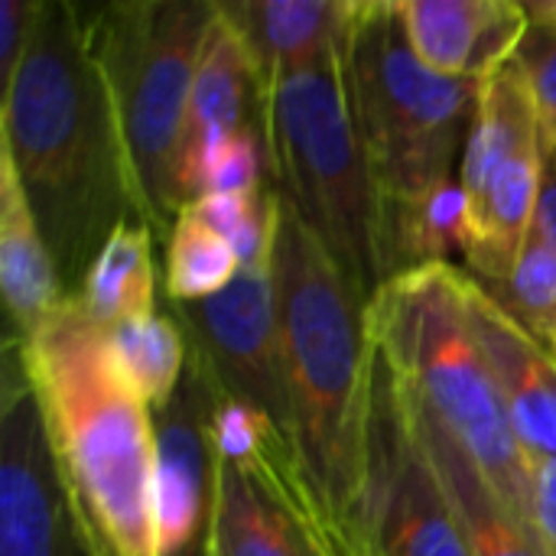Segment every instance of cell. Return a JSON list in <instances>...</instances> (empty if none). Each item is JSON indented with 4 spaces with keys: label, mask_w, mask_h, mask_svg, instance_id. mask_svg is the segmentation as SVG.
Segmentation results:
<instances>
[{
    "label": "cell",
    "mask_w": 556,
    "mask_h": 556,
    "mask_svg": "<svg viewBox=\"0 0 556 556\" xmlns=\"http://www.w3.org/2000/svg\"><path fill=\"white\" fill-rule=\"evenodd\" d=\"M554 352H556V349H554Z\"/></svg>",
    "instance_id": "obj_32"
},
{
    "label": "cell",
    "mask_w": 556,
    "mask_h": 556,
    "mask_svg": "<svg viewBox=\"0 0 556 556\" xmlns=\"http://www.w3.org/2000/svg\"><path fill=\"white\" fill-rule=\"evenodd\" d=\"M186 208L235 248L241 270H270L280 225L277 189L244 195H205Z\"/></svg>",
    "instance_id": "obj_24"
},
{
    "label": "cell",
    "mask_w": 556,
    "mask_h": 556,
    "mask_svg": "<svg viewBox=\"0 0 556 556\" xmlns=\"http://www.w3.org/2000/svg\"><path fill=\"white\" fill-rule=\"evenodd\" d=\"M0 147L16 166L62 290L75 296L111 231L140 215V199L88 20L72 0L39 7L33 39L3 85Z\"/></svg>",
    "instance_id": "obj_1"
},
{
    "label": "cell",
    "mask_w": 556,
    "mask_h": 556,
    "mask_svg": "<svg viewBox=\"0 0 556 556\" xmlns=\"http://www.w3.org/2000/svg\"><path fill=\"white\" fill-rule=\"evenodd\" d=\"M215 16L218 3L212 0H121L88 20L91 52L114 104L140 215L156 238H169L186 208L179 189L182 127L199 52Z\"/></svg>",
    "instance_id": "obj_7"
},
{
    "label": "cell",
    "mask_w": 556,
    "mask_h": 556,
    "mask_svg": "<svg viewBox=\"0 0 556 556\" xmlns=\"http://www.w3.org/2000/svg\"><path fill=\"white\" fill-rule=\"evenodd\" d=\"M534 228L544 235V241L556 251V160L544 156V176H541V195H538V215Z\"/></svg>",
    "instance_id": "obj_29"
},
{
    "label": "cell",
    "mask_w": 556,
    "mask_h": 556,
    "mask_svg": "<svg viewBox=\"0 0 556 556\" xmlns=\"http://www.w3.org/2000/svg\"><path fill=\"white\" fill-rule=\"evenodd\" d=\"M417 59L453 78L485 81L515 62L531 13L515 0H394Z\"/></svg>",
    "instance_id": "obj_15"
},
{
    "label": "cell",
    "mask_w": 556,
    "mask_h": 556,
    "mask_svg": "<svg viewBox=\"0 0 556 556\" xmlns=\"http://www.w3.org/2000/svg\"><path fill=\"white\" fill-rule=\"evenodd\" d=\"M469 248V205L459 176L410 195L384 202V257L388 274L453 264Z\"/></svg>",
    "instance_id": "obj_21"
},
{
    "label": "cell",
    "mask_w": 556,
    "mask_h": 556,
    "mask_svg": "<svg viewBox=\"0 0 556 556\" xmlns=\"http://www.w3.org/2000/svg\"><path fill=\"white\" fill-rule=\"evenodd\" d=\"M241 274L235 248L199 222L189 208L173 222L166 238L163 293L169 303H199L225 293Z\"/></svg>",
    "instance_id": "obj_23"
},
{
    "label": "cell",
    "mask_w": 556,
    "mask_h": 556,
    "mask_svg": "<svg viewBox=\"0 0 556 556\" xmlns=\"http://www.w3.org/2000/svg\"><path fill=\"white\" fill-rule=\"evenodd\" d=\"M342 556H365L362 541H345V544H342Z\"/></svg>",
    "instance_id": "obj_31"
},
{
    "label": "cell",
    "mask_w": 556,
    "mask_h": 556,
    "mask_svg": "<svg viewBox=\"0 0 556 556\" xmlns=\"http://www.w3.org/2000/svg\"><path fill=\"white\" fill-rule=\"evenodd\" d=\"M362 547L365 556H472L414 430L401 381L381 352L375 358Z\"/></svg>",
    "instance_id": "obj_10"
},
{
    "label": "cell",
    "mask_w": 556,
    "mask_h": 556,
    "mask_svg": "<svg viewBox=\"0 0 556 556\" xmlns=\"http://www.w3.org/2000/svg\"><path fill=\"white\" fill-rule=\"evenodd\" d=\"M270 274L287 365L290 443L332 531L362 541L378 358L371 300L283 199Z\"/></svg>",
    "instance_id": "obj_2"
},
{
    "label": "cell",
    "mask_w": 556,
    "mask_h": 556,
    "mask_svg": "<svg viewBox=\"0 0 556 556\" xmlns=\"http://www.w3.org/2000/svg\"><path fill=\"white\" fill-rule=\"evenodd\" d=\"M0 556H91L59 479L16 336L3 345Z\"/></svg>",
    "instance_id": "obj_11"
},
{
    "label": "cell",
    "mask_w": 556,
    "mask_h": 556,
    "mask_svg": "<svg viewBox=\"0 0 556 556\" xmlns=\"http://www.w3.org/2000/svg\"><path fill=\"white\" fill-rule=\"evenodd\" d=\"M534 531L547 556H556V459L534 469Z\"/></svg>",
    "instance_id": "obj_28"
},
{
    "label": "cell",
    "mask_w": 556,
    "mask_h": 556,
    "mask_svg": "<svg viewBox=\"0 0 556 556\" xmlns=\"http://www.w3.org/2000/svg\"><path fill=\"white\" fill-rule=\"evenodd\" d=\"M267 140L280 199L316 235L339 270L375 300L391 280L384 195L349 114L342 46L274 81L267 94Z\"/></svg>",
    "instance_id": "obj_5"
},
{
    "label": "cell",
    "mask_w": 556,
    "mask_h": 556,
    "mask_svg": "<svg viewBox=\"0 0 556 556\" xmlns=\"http://www.w3.org/2000/svg\"><path fill=\"white\" fill-rule=\"evenodd\" d=\"M46 440L91 556H156L153 407L75 296L20 339Z\"/></svg>",
    "instance_id": "obj_3"
},
{
    "label": "cell",
    "mask_w": 556,
    "mask_h": 556,
    "mask_svg": "<svg viewBox=\"0 0 556 556\" xmlns=\"http://www.w3.org/2000/svg\"><path fill=\"white\" fill-rule=\"evenodd\" d=\"M342 85L384 202L459 176L482 81L427 68L394 0H355L342 42Z\"/></svg>",
    "instance_id": "obj_6"
},
{
    "label": "cell",
    "mask_w": 556,
    "mask_h": 556,
    "mask_svg": "<svg viewBox=\"0 0 556 556\" xmlns=\"http://www.w3.org/2000/svg\"><path fill=\"white\" fill-rule=\"evenodd\" d=\"M42 0H0V78H13L39 16Z\"/></svg>",
    "instance_id": "obj_27"
},
{
    "label": "cell",
    "mask_w": 556,
    "mask_h": 556,
    "mask_svg": "<svg viewBox=\"0 0 556 556\" xmlns=\"http://www.w3.org/2000/svg\"><path fill=\"white\" fill-rule=\"evenodd\" d=\"M0 293L16 339L42 326L68 300L33 208L23 195L16 166L0 147Z\"/></svg>",
    "instance_id": "obj_19"
},
{
    "label": "cell",
    "mask_w": 556,
    "mask_h": 556,
    "mask_svg": "<svg viewBox=\"0 0 556 556\" xmlns=\"http://www.w3.org/2000/svg\"><path fill=\"white\" fill-rule=\"evenodd\" d=\"M515 62L531 81L541 127H544V147L547 156L556 160V33L544 26H531L528 39L521 42Z\"/></svg>",
    "instance_id": "obj_26"
},
{
    "label": "cell",
    "mask_w": 556,
    "mask_h": 556,
    "mask_svg": "<svg viewBox=\"0 0 556 556\" xmlns=\"http://www.w3.org/2000/svg\"><path fill=\"white\" fill-rule=\"evenodd\" d=\"M485 287L511 319H518L547 349H556V251L538 228H531L508 280Z\"/></svg>",
    "instance_id": "obj_25"
},
{
    "label": "cell",
    "mask_w": 556,
    "mask_h": 556,
    "mask_svg": "<svg viewBox=\"0 0 556 556\" xmlns=\"http://www.w3.org/2000/svg\"><path fill=\"white\" fill-rule=\"evenodd\" d=\"M111 355L127 384L153 407H166L189 365V339L173 313H153L147 319L104 329Z\"/></svg>",
    "instance_id": "obj_22"
},
{
    "label": "cell",
    "mask_w": 556,
    "mask_h": 556,
    "mask_svg": "<svg viewBox=\"0 0 556 556\" xmlns=\"http://www.w3.org/2000/svg\"><path fill=\"white\" fill-rule=\"evenodd\" d=\"M153 238L156 231L150 228V222L134 215L111 231L94 264L88 267L75 300L101 329H114L121 323L160 313V274L153 261Z\"/></svg>",
    "instance_id": "obj_20"
},
{
    "label": "cell",
    "mask_w": 556,
    "mask_h": 556,
    "mask_svg": "<svg viewBox=\"0 0 556 556\" xmlns=\"http://www.w3.org/2000/svg\"><path fill=\"white\" fill-rule=\"evenodd\" d=\"M218 505L212 556H342L290 437L264 414L225 401L215 417Z\"/></svg>",
    "instance_id": "obj_8"
},
{
    "label": "cell",
    "mask_w": 556,
    "mask_h": 556,
    "mask_svg": "<svg viewBox=\"0 0 556 556\" xmlns=\"http://www.w3.org/2000/svg\"><path fill=\"white\" fill-rule=\"evenodd\" d=\"M371 332L388 365L476 459L502 502L534 528V466L525 456L489 362L476 342L463 267L437 264L391 277L371 300Z\"/></svg>",
    "instance_id": "obj_4"
},
{
    "label": "cell",
    "mask_w": 556,
    "mask_h": 556,
    "mask_svg": "<svg viewBox=\"0 0 556 556\" xmlns=\"http://www.w3.org/2000/svg\"><path fill=\"white\" fill-rule=\"evenodd\" d=\"M189 345L202 355L225 401L270 417L290 437V394L277 293L270 270H241L238 280L199 303H169Z\"/></svg>",
    "instance_id": "obj_13"
},
{
    "label": "cell",
    "mask_w": 556,
    "mask_h": 556,
    "mask_svg": "<svg viewBox=\"0 0 556 556\" xmlns=\"http://www.w3.org/2000/svg\"><path fill=\"white\" fill-rule=\"evenodd\" d=\"M397 375V371H394ZM401 381V394L407 401L414 430L430 456V466L440 479L443 495L450 498L469 554L472 556H547L538 531L525 525L505 502L502 495L489 485L476 459L453 440V433L440 424V417L420 401V394Z\"/></svg>",
    "instance_id": "obj_16"
},
{
    "label": "cell",
    "mask_w": 556,
    "mask_h": 556,
    "mask_svg": "<svg viewBox=\"0 0 556 556\" xmlns=\"http://www.w3.org/2000/svg\"><path fill=\"white\" fill-rule=\"evenodd\" d=\"M218 404L222 391L202 355L189 345V365L173 401L153 410L156 556H212L222 466L215 443Z\"/></svg>",
    "instance_id": "obj_12"
},
{
    "label": "cell",
    "mask_w": 556,
    "mask_h": 556,
    "mask_svg": "<svg viewBox=\"0 0 556 556\" xmlns=\"http://www.w3.org/2000/svg\"><path fill=\"white\" fill-rule=\"evenodd\" d=\"M352 10L355 0H218L267 94L280 75L339 49Z\"/></svg>",
    "instance_id": "obj_17"
},
{
    "label": "cell",
    "mask_w": 556,
    "mask_h": 556,
    "mask_svg": "<svg viewBox=\"0 0 556 556\" xmlns=\"http://www.w3.org/2000/svg\"><path fill=\"white\" fill-rule=\"evenodd\" d=\"M463 296L476 342L498 384L508 424L538 469L541 463L556 459V352L511 319L492 290L466 267Z\"/></svg>",
    "instance_id": "obj_14"
},
{
    "label": "cell",
    "mask_w": 556,
    "mask_h": 556,
    "mask_svg": "<svg viewBox=\"0 0 556 556\" xmlns=\"http://www.w3.org/2000/svg\"><path fill=\"white\" fill-rule=\"evenodd\" d=\"M525 7H528L534 26H544V29H554L556 33V0H531Z\"/></svg>",
    "instance_id": "obj_30"
},
{
    "label": "cell",
    "mask_w": 556,
    "mask_h": 556,
    "mask_svg": "<svg viewBox=\"0 0 556 556\" xmlns=\"http://www.w3.org/2000/svg\"><path fill=\"white\" fill-rule=\"evenodd\" d=\"M544 156V127L531 81L511 62L482 81L459 166L469 205V248L463 261L482 283L508 280L525 251L538 215Z\"/></svg>",
    "instance_id": "obj_9"
},
{
    "label": "cell",
    "mask_w": 556,
    "mask_h": 556,
    "mask_svg": "<svg viewBox=\"0 0 556 556\" xmlns=\"http://www.w3.org/2000/svg\"><path fill=\"white\" fill-rule=\"evenodd\" d=\"M244 127H267V91L241 39L218 13L205 33L195 78H192V94H189V111H186V127H182V150H179V189H182L186 166L208 143Z\"/></svg>",
    "instance_id": "obj_18"
}]
</instances>
